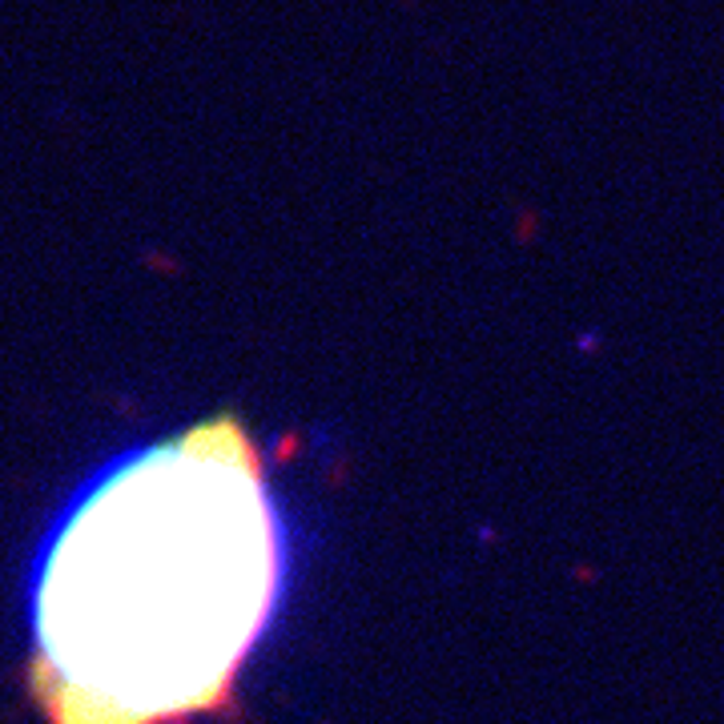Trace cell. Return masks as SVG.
<instances>
[{
    "instance_id": "cell-1",
    "label": "cell",
    "mask_w": 724,
    "mask_h": 724,
    "mask_svg": "<svg viewBox=\"0 0 724 724\" xmlns=\"http://www.w3.org/2000/svg\"><path fill=\"white\" fill-rule=\"evenodd\" d=\"M290 567V519L237 410L121 451L33 564V709L45 724L225 721Z\"/></svg>"
}]
</instances>
